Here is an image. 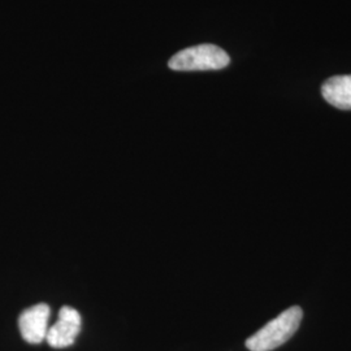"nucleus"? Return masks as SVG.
Masks as SVG:
<instances>
[{"instance_id": "7ed1b4c3", "label": "nucleus", "mask_w": 351, "mask_h": 351, "mask_svg": "<svg viewBox=\"0 0 351 351\" xmlns=\"http://www.w3.org/2000/svg\"><path fill=\"white\" fill-rule=\"evenodd\" d=\"M81 332V315L73 307L64 306L59 311V319L49 328L46 341L53 349H64L75 343Z\"/></svg>"}, {"instance_id": "20e7f679", "label": "nucleus", "mask_w": 351, "mask_h": 351, "mask_svg": "<svg viewBox=\"0 0 351 351\" xmlns=\"http://www.w3.org/2000/svg\"><path fill=\"white\" fill-rule=\"evenodd\" d=\"M50 307L39 303L25 310L19 317V328L23 339L32 345H38L46 339L49 330Z\"/></svg>"}, {"instance_id": "f257e3e1", "label": "nucleus", "mask_w": 351, "mask_h": 351, "mask_svg": "<svg viewBox=\"0 0 351 351\" xmlns=\"http://www.w3.org/2000/svg\"><path fill=\"white\" fill-rule=\"evenodd\" d=\"M303 311L300 306H293L271 320L246 341L250 351H272L284 345L294 336L301 326Z\"/></svg>"}, {"instance_id": "f03ea898", "label": "nucleus", "mask_w": 351, "mask_h": 351, "mask_svg": "<svg viewBox=\"0 0 351 351\" xmlns=\"http://www.w3.org/2000/svg\"><path fill=\"white\" fill-rule=\"evenodd\" d=\"M230 63L226 51L215 45H199L177 52L168 66L177 72L219 71Z\"/></svg>"}, {"instance_id": "39448f33", "label": "nucleus", "mask_w": 351, "mask_h": 351, "mask_svg": "<svg viewBox=\"0 0 351 351\" xmlns=\"http://www.w3.org/2000/svg\"><path fill=\"white\" fill-rule=\"evenodd\" d=\"M322 94L330 106L349 111L351 110V75L328 78L322 86Z\"/></svg>"}]
</instances>
